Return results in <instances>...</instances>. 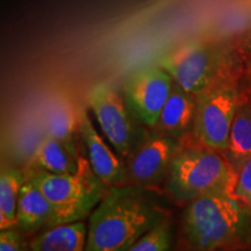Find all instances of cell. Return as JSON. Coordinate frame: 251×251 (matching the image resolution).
<instances>
[{
	"label": "cell",
	"instance_id": "obj_1",
	"mask_svg": "<svg viewBox=\"0 0 251 251\" xmlns=\"http://www.w3.org/2000/svg\"><path fill=\"white\" fill-rule=\"evenodd\" d=\"M166 219V209L146 187L109 186L90 214L85 251H126Z\"/></svg>",
	"mask_w": 251,
	"mask_h": 251
},
{
	"label": "cell",
	"instance_id": "obj_2",
	"mask_svg": "<svg viewBox=\"0 0 251 251\" xmlns=\"http://www.w3.org/2000/svg\"><path fill=\"white\" fill-rule=\"evenodd\" d=\"M251 211L227 193H209L187 203L183 215L191 251H220L251 241Z\"/></svg>",
	"mask_w": 251,
	"mask_h": 251
},
{
	"label": "cell",
	"instance_id": "obj_3",
	"mask_svg": "<svg viewBox=\"0 0 251 251\" xmlns=\"http://www.w3.org/2000/svg\"><path fill=\"white\" fill-rule=\"evenodd\" d=\"M237 170L216 150L179 148L172 159L164 184L165 190L178 203H188L209 193L234 197Z\"/></svg>",
	"mask_w": 251,
	"mask_h": 251
},
{
	"label": "cell",
	"instance_id": "obj_4",
	"mask_svg": "<svg viewBox=\"0 0 251 251\" xmlns=\"http://www.w3.org/2000/svg\"><path fill=\"white\" fill-rule=\"evenodd\" d=\"M27 176L51 203L55 226L84 221L107 191L93 172L89 159L83 162L76 174L56 175L35 169Z\"/></svg>",
	"mask_w": 251,
	"mask_h": 251
},
{
	"label": "cell",
	"instance_id": "obj_5",
	"mask_svg": "<svg viewBox=\"0 0 251 251\" xmlns=\"http://www.w3.org/2000/svg\"><path fill=\"white\" fill-rule=\"evenodd\" d=\"M87 102L109 144L124 159L129 158L149 136L130 113L125 98L111 84L94 85Z\"/></svg>",
	"mask_w": 251,
	"mask_h": 251
},
{
	"label": "cell",
	"instance_id": "obj_6",
	"mask_svg": "<svg viewBox=\"0 0 251 251\" xmlns=\"http://www.w3.org/2000/svg\"><path fill=\"white\" fill-rule=\"evenodd\" d=\"M240 102L237 90L228 83L216 81L197 96L193 134L198 142L216 151H226Z\"/></svg>",
	"mask_w": 251,
	"mask_h": 251
},
{
	"label": "cell",
	"instance_id": "obj_7",
	"mask_svg": "<svg viewBox=\"0 0 251 251\" xmlns=\"http://www.w3.org/2000/svg\"><path fill=\"white\" fill-rule=\"evenodd\" d=\"M220 58L218 47L193 41L171 50L159 59L158 65L170 75L175 84L199 96L218 81Z\"/></svg>",
	"mask_w": 251,
	"mask_h": 251
},
{
	"label": "cell",
	"instance_id": "obj_8",
	"mask_svg": "<svg viewBox=\"0 0 251 251\" xmlns=\"http://www.w3.org/2000/svg\"><path fill=\"white\" fill-rule=\"evenodd\" d=\"M175 81L159 65L136 70L125 85V101L137 121L147 127H156Z\"/></svg>",
	"mask_w": 251,
	"mask_h": 251
},
{
	"label": "cell",
	"instance_id": "obj_9",
	"mask_svg": "<svg viewBox=\"0 0 251 251\" xmlns=\"http://www.w3.org/2000/svg\"><path fill=\"white\" fill-rule=\"evenodd\" d=\"M179 148L174 137L164 134L149 135L127 159L128 183L142 187L161 184Z\"/></svg>",
	"mask_w": 251,
	"mask_h": 251
},
{
	"label": "cell",
	"instance_id": "obj_10",
	"mask_svg": "<svg viewBox=\"0 0 251 251\" xmlns=\"http://www.w3.org/2000/svg\"><path fill=\"white\" fill-rule=\"evenodd\" d=\"M78 114V133H80L85 144L87 159L94 174L107 187L127 184V165H125L121 159L112 151L101 135L97 131L86 109L79 107Z\"/></svg>",
	"mask_w": 251,
	"mask_h": 251
},
{
	"label": "cell",
	"instance_id": "obj_11",
	"mask_svg": "<svg viewBox=\"0 0 251 251\" xmlns=\"http://www.w3.org/2000/svg\"><path fill=\"white\" fill-rule=\"evenodd\" d=\"M55 226V211L37 185L26 176L17 209V227L24 234H33Z\"/></svg>",
	"mask_w": 251,
	"mask_h": 251
},
{
	"label": "cell",
	"instance_id": "obj_12",
	"mask_svg": "<svg viewBox=\"0 0 251 251\" xmlns=\"http://www.w3.org/2000/svg\"><path fill=\"white\" fill-rule=\"evenodd\" d=\"M196 109L197 96L186 92L177 84H174L157 126L161 128L162 134L176 140L179 139L191 127H193Z\"/></svg>",
	"mask_w": 251,
	"mask_h": 251
},
{
	"label": "cell",
	"instance_id": "obj_13",
	"mask_svg": "<svg viewBox=\"0 0 251 251\" xmlns=\"http://www.w3.org/2000/svg\"><path fill=\"white\" fill-rule=\"evenodd\" d=\"M86 158L77 148L47 135L34 152L33 163L36 169L56 175L76 174Z\"/></svg>",
	"mask_w": 251,
	"mask_h": 251
},
{
	"label": "cell",
	"instance_id": "obj_14",
	"mask_svg": "<svg viewBox=\"0 0 251 251\" xmlns=\"http://www.w3.org/2000/svg\"><path fill=\"white\" fill-rule=\"evenodd\" d=\"M78 109L68 96L56 94L52 97L45 109L46 134L77 148L76 133L79 131Z\"/></svg>",
	"mask_w": 251,
	"mask_h": 251
},
{
	"label": "cell",
	"instance_id": "obj_15",
	"mask_svg": "<svg viewBox=\"0 0 251 251\" xmlns=\"http://www.w3.org/2000/svg\"><path fill=\"white\" fill-rule=\"evenodd\" d=\"M87 227L84 221L47 228L30 241L31 251H85Z\"/></svg>",
	"mask_w": 251,
	"mask_h": 251
},
{
	"label": "cell",
	"instance_id": "obj_16",
	"mask_svg": "<svg viewBox=\"0 0 251 251\" xmlns=\"http://www.w3.org/2000/svg\"><path fill=\"white\" fill-rule=\"evenodd\" d=\"M235 169L251 158V105L240 102L235 114L228 148L226 150Z\"/></svg>",
	"mask_w": 251,
	"mask_h": 251
},
{
	"label": "cell",
	"instance_id": "obj_17",
	"mask_svg": "<svg viewBox=\"0 0 251 251\" xmlns=\"http://www.w3.org/2000/svg\"><path fill=\"white\" fill-rule=\"evenodd\" d=\"M26 177L18 169L5 166L0 174V229L14 228L21 187Z\"/></svg>",
	"mask_w": 251,
	"mask_h": 251
},
{
	"label": "cell",
	"instance_id": "obj_18",
	"mask_svg": "<svg viewBox=\"0 0 251 251\" xmlns=\"http://www.w3.org/2000/svg\"><path fill=\"white\" fill-rule=\"evenodd\" d=\"M171 248L172 225L166 219L126 251H171Z\"/></svg>",
	"mask_w": 251,
	"mask_h": 251
},
{
	"label": "cell",
	"instance_id": "obj_19",
	"mask_svg": "<svg viewBox=\"0 0 251 251\" xmlns=\"http://www.w3.org/2000/svg\"><path fill=\"white\" fill-rule=\"evenodd\" d=\"M234 197L251 211V158L238 168Z\"/></svg>",
	"mask_w": 251,
	"mask_h": 251
},
{
	"label": "cell",
	"instance_id": "obj_20",
	"mask_svg": "<svg viewBox=\"0 0 251 251\" xmlns=\"http://www.w3.org/2000/svg\"><path fill=\"white\" fill-rule=\"evenodd\" d=\"M23 234L17 227L2 229L0 233V251H31Z\"/></svg>",
	"mask_w": 251,
	"mask_h": 251
}]
</instances>
